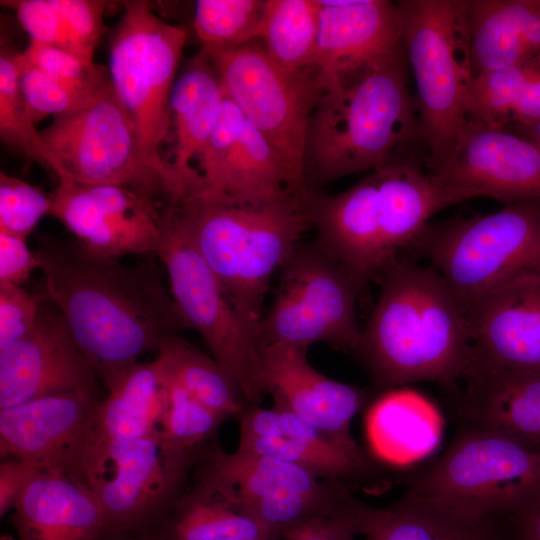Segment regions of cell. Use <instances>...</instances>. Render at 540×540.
<instances>
[{"instance_id": "cell-23", "label": "cell", "mask_w": 540, "mask_h": 540, "mask_svg": "<svg viewBox=\"0 0 540 540\" xmlns=\"http://www.w3.org/2000/svg\"><path fill=\"white\" fill-rule=\"evenodd\" d=\"M307 350L288 345L261 348L259 383L273 406L285 409L332 436L354 439L350 425L363 407L360 388L331 379L307 359Z\"/></svg>"}, {"instance_id": "cell-19", "label": "cell", "mask_w": 540, "mask_h": 540, "mask_svg": "<svg viewBox=\"0 0 540 540\" xmlns=\"http://www.w3.org/2000/svg\"><path fill=\"white\" fill-rule=\"evenodd\" d=\"M50 214L87 250L120 259L158 253L161 214L158 202L116 185L59 183L50 195Z\"/></svg>"}, {"instance_id": "cell-1", "label": "cell", "mask_w": 540, "mask_h": 540, "mask_svg": "<svg viewBox=\"0 0 540 540\" xmlns=\"http://www.w3.org/2000/svg\"><path fill=\"white\" fill-rule=\"evenodd\" d=\"M45 295L106 389L149 352L188 328L152 263L124 264L75 238L36 236Z\"/></svg>"}, {"instance_id": "cell-26", "label": "cell", "mask_w": 540, "mask_h": 540, "mask_svg": "<svg viewBox=\"0 0 540 540\" xmlns=\"http://www.w3.org/2000/svg\"><path fill=\"white\" fill-rule=\"evenodd\" d=\"M19 540H103L106 525L93 491L63 475L38 472L13 508Z\"/></svg>"}, {"instance_id": "cell-18", "label": "cell", "mask_w": 540, "mask_h": 540, "mask_svg": "<svg viewBox=\"0 0 540 540\" xmlns=\"http://www.w3.org/2000/svg\"><path fill=\"white\" fill-rule=\"evenodd\" d=\"M194 171L188 195L240 205H260L303 190L293 184L269 142L226 95Z\"/></svg>"}, {"instance_id": "cell-4", "label": "cell", "mask_w": 540, "mask_h": 540, "mask_svg": "<svg viewBox=\"0 0 540 540\" xmlns=\"http://www.w3.org/2000/svg\"><path fill=\"white\" fill-rule=\"evenodd\" d=\"M404 47L321 87L304 155L305 185L374 170L421 144ZM422 146V144H421Z\"/></svg>"}, {"instance_id": "cell-8", "label": "cell", "mask_w": 540, "mask_h": 540, "mask_svg": "<svg viewBox=\"0 0 540 540\" xmlns=\"http://www.w3.org/2000/svg\"><path fill=\"white\" fill-rule=\"evenodd\" d=\"M415 245L465 309L508 283L540 274V199L429 223Z\"/></svg>"}, {"instance_id": "cell-3", "label": "cell", "mask_w": 540, "mask_h": 540, "mask_svg": "<svg viewBox=\"0 0 540 540\" xmlns=\"http://www.w3.org/2000/svg\"><path fill=\"white\" fill-rule=\"evenodd\" d=\"M417 151L378 167L335 195L308 188L305 202L317 242L354 278L361 291L397 254L412 246L429 219L454 205L431 179Z\"/></svg>"}, {"instance_id": "cell-25", "label": "cell", "mask_w": 540, "mask_h": 540, "mask_svg": "<svg viewBox=\"0 0 540 540\" xmlns=\"http://www.w3.org/2000/svg\"><path fill=\"white\" fill-rule=\"evenodd\" d=\"M365 540H502L499 518H474L440 501L405 493L374 507L350 495L341 516Z\"/></svg>"}, {"instance_id": "cell-27", "label": "cell", "mask_w": 540, "mask_h": 540, "mask_svg": "<svg viewBox=\"0 0 540 540\" xmlns=\"http://www.w3.org/2000/svg\"><path fill=\"white\" fill-rule=\"evenodd\" d=\"M474 75L540 64V0H466Z\"/></svg>"}, {"instance_id": "cell-9", "label": "cell", "mask_w": 540, "mask_h": 540, "mask_svg": "<svg viewBox=\"0 0 540 540\" xmlns=\"http://www.w3.org/2000/svg\"><path fill=\"white\" fill-rule=\"evenodd\" d=\"M407 494L474 518L508 517L540 493V450L465 424L449 448L420 471Z\"/></svg>"}, {"instance_id": "cell-47", "label": "cell", "mask_w": 540, "mask_h": 540, "mask_svg": "<svg viewBox=\"0 0 540 540\" xmlns=\"http://www.w3.org/2000/svg\"><path fill=\"white\" fill-rule=\"evenodd\" d=\"M355 532L340 516L308 520L287 531L282 540H354Z\"/></svg>"}, {"instance_id": "cell-6", "label": "cell", "mask_w": 540, "mask_h": 540, "mask_svg": "<svg viewBox=\"0 0 540 540\" xmlns=\"http://www.w3.org/2000/svg\"><path fill=\"white\" fill-rule=\"evenodd\" d=\"M402 42L412 70L424 166L444 158L468 119L475 79L466 0H401Z\"/></svg>"}, {"instance_id": "cell-28", "label": "cell", "mask_w": 540, "mask_h": 540, "mask_svg": "<svg viewBox=\"0 0 540 540\" xmlns=\"http://www.w3.org/2000/svg\"><path fill=\"white\" fill-rule=\"evenodd\" d=\"M224 98L219 75L202 48L176 78L169 101L174 138L170 164L185 195L193 188L195 164L218 122Z\"/></svg>"}, {"instance_id": "cell-30", "label": "cell", "mask_w": 540, "mask_h": 540, "mask_svg": "<svg viewBox=\"0 0 540 540\" xmlns=\"http://www.w3.org/2000/svg\"><path fill=\"white\" fill-rule=\"evenodd\" d=\"M441 423L434 406L417 392L394 388L369 411L367 433L382 459L406 464L427 455L437 444Z\"/></svg>"}, {"instance_id": "cell-31", "label": "cell", "mask_w": 540, "mask_h": 540, "mask_svg": "<svg viewBox=\"0 0 540 540\" xmlns=\"http://www.w3.org/2000/svg\"><path fill=\"white\" fill-rule=\"evenodd\" d=\"M167 384L157 359L135 364L98 407L100 443L132 441L159 431Z\"/></svg>"}, {"instance_id": "cell-7", "label": "cell", "mask_w": 540, "mask_h": 540, "mask_svg": "<svg viewBox=\"0 0 540 540\" xmlns=\"http://www.w3.org/2000/svg\"><path fill=\"white\" fill-rule=\"evenodd\" d=\"M123 7L110 41L111 83L135 125L143 161L176 202L185 191L162 146L171 133L169 101L186 33L160 18L148 1H125Z\"/></svg>"}, {"instance_id": "cell-46", "label": "cell", "mask_w": 540, "mask_h": 540, "mask_svg": "<svg viewBox=\"0 0 540 540\" xmlns=\"http://www.w3.org/2000/svg\"><path fill=\"white\" fill-rule=\"evenodd\" d=\"M40 472L32 464L16 459L4 458L0 464V516L13 510L24 490Z\"/></svg>"}, {"instance_id": "cell-35", "label": "cell", "mask_w": 540, "mask_h": 540, "mask_svg": "<svg viewBox=\"0 0 540 540\" xmlns=\"http://www.w3.org/2000/svg\"><path fill=\"white\" fill-rule=\"evenodd\" d=\"M319 17V0H267L260 40L283 67L315 72Z\"/></svg>"}, {"instance_id": "cell-29", "label": "cell", "mask_w": 540, "mask_h": 540, "mask_svg": "<svg viewBox=\"0 0 540 540\" xmlns=\"http://www.w3.org/2000/svg\"><path fill=\"white\" fill-rule=\"evenodd\" d=\"M463 380L464 423L540 450V374L472 372Z\"/></svg>"}, {"instance_id": "cell-37", "label": "cell", "mask_w": 540, "mask_h": 540, "mask_svg": "<svg viewBox=\"0 0 540 540\" xmlns=\"http://www.w3.org/2000/svg\"><path fill=\"white\" fill-rule=\"evenodd\" d=\"M18 53L1 46L0 53V136L59 179L60 166L30 120L19 89Z\"/></svg>"}, {"instance_id": "cell-2", "label": "cell", "mask_w": 540, "mask_h": 540, "mask_svg": "<svg viewBox=\"0 0 540 540\" xmlns=\"http://www.w3.org/2000/svg\"><path fill=\"white\" fill-rule=\"evenodd\" d=\"M377 302L357 354L385 389L415 382L454 386L471 359L465 310L432 266L395 259L383 271Z\"/></svg>"}, {"instance_id": "cell-13", "label": "cell", "mask_w": 540, "mask_h": 540, "mask_svg": "<svg viewBox=\"0 0 540 540\" xmlns=\"http://www.w3.org/2000/svg\"><path fill=\"white\" fill-rule=\"evenodd\" d=\"M360 292L350 273L317 241H301L280 269L274 298L261 319V348L280 344L308 349L325 342L356 353L362 330L356 314Z\"/></svg>"}, {"instance_id": "cell-24", "label": "cell", "mask_w": 540, "mask_h": 540, "mask_svg": "<svg viewBox=\"0 0 540 540\" xmlns=\"http://www.w3.org/2000/svg\"><path fill=\"white\" fill-rule=\"evenodd\" d=\"M314 71L320 88L347 73L386 59L403 47L397 2L319 0Z\"/></svg>"}, {"instance_id": "cell-36", "label": "cell", "mask_w": 540, "mask_h": 540, "mask_svg": "<svg viewBox=\"0 0 540 540\" xmlns=\"http://www.w3.org/2000/svg\"><path fill=\"white\" fill-rule=\"evenodd\" d=\"M267 0H198L193 27L202 48L229 49L260 39Z\"/></svg>"}, {"instance_id": "cell-43", "label": "cell", "mask_w": 540, "mask_h": 540, "mask_svg": "<svg viewBox=\"0 0 540 540\" xmlns=\"http://www.w3.org/2000/svg\"><path fill=\"white\" fill-rule=\"evenodd\" d=\"M45 299V294H32L22 286L0 283V351L33 329Z\"/></svg>"}, {"instance_id": "cell-20", "label": "cell", "mask_w": 540, "mask_h": 540, "mask_svg": "<svg viewBox=\"0 0 540 540\" xmlns=\"http://www.w3.org/2000/svg\"><path fill=\"white\" fill-rule=\"evenodd\" d=\"M95 377L59 309L46 297L33 329L0 351V409L94 389Z\"/></svg>"}, {"instance_id": "cell-22", "label": "cell", "mask_w": 540, "mask_h": 540, "mask_svg": "<svg viewBox=\"0 0 540 540\" xmlns=\"http://www.w3.org/2000/svg\"><path fill=\"white\" fill-rule=\"evenodd\" d=\"M237 449L277 458L341 483L370 471L368 456L354 439L327 434L275 406H246L239 415Z\"/></svg>"}, {"instance_id": "cell-45", "label": "cell", "mask_w": 540, "mask_h": 540, "mask_svg": "<svg viewBox=\"0 0 540 540\" xmlns=\"http://www.w3.org/2000/svg\"><path fill=\"white\" fill-rule=\"evenodd\" d=\"M26 239L0 232V283L22 286L39 262Z\"/></svg>"}, {"instance_id": "cell-5", "label": "cell", "mask_w": 540, "mask_h": 540, "mask_svg": "<svg viewBox=\"0 0 540 540\" xmlns=\"http://www.w3.org/2000/svg\"><path fill=\"white\" fill-rule=\"evenodd\" d=\"M305 191L260 205L201 194L171 203L234 307L258 335L270 281L311 228Z\"/></svg>"}, {"instance_id": "cell-15", "label": "cell", "mask_w": 540, "mask_h": 540, "mask_svg": "<svg viewBox=\"0 0 540 540\" xmlns=\"http://www.w3.org/2000/svg\"><path fill=\"white\" fill-rule=\"evenodd\" d=\"M202 454L175 449L159 431L137 440L100 443L91 490L104 513L106 536L151 534L186 492L188 474Z\"/></svg>"}, {"instance_id": "cell-12", "label": "cell", "mask_w": 540, "mask_h": 540, "mask_svg": "<svg viewBox=\"0 0 540 540\" xmlns=\"http://www.w3.org/2000/svg\"><path fill=\"white\" fill-rule=\"evenodd\" d=\"M161 229L157 256L187 327L197 331L212 357L234 378L247 405H258L264 396L258 332L238 313L171 204L162 209Z\"/></svg>"}, {"instance_id": "cell-49", "label": "cell", "mask_w": 540, "mask_h": 540, "mask_svg": "<svg viewBox=\"0 0 540 540\" xmlns=\"http://www.w3.org/2000/svg\"><path fill=\"white\" fill-rule=\"evenodd\" d=\"M509 129L530 140L540 148V120L531 125L515 126Z\"/></svg>"}, {"instance_id": "cell-33", "label": "cell", "mask_w": 540, "mask_h": 540, "mask_svg": "<svg viewBox=\"0 0 540 540\" xmlns=\"http://www.w3.org/2000/svg\"><path fill=\"white\" fill-rule=\"evenodd\" d=\"M165 380L226 418L239 416L247 402L234 378L213 358L179 335L157 353Z\"/></svg>"}, {"instance_id": "cell-38", "label": "cell", "mask_w": 540, "mask_h": 540, "mask_svg": "<svg viewBox=\"0 0 540 540\" xmlns=\"http://www.w3.org/2000/svg\"><path fill=\"white\" fill-rule=\"evenodd\" d=\"M165 408L160 420L159 434L179 451L202 454L227 418L200 403L182 388L168 383Z\"/></svg>"}, {"instance_id": "cell-41", "label": "cell", "mask_w": 540, "mask_h": 540, "mask_svg": "<svg viewBox=\"0 0 540 540\" xmlns=\"http://www.w3.org/2000/svg\"><path fill=\"white\" fill-rule=\"evenodd\" d=\"M52 201L35 186L0 173V232L28 238L41 218L50 214Z\"/></svg>"}, {"instance_id": "cell-40", "label": "cell", "mask_w": 540, "mask_h": 540, "mask_svg": "<svg viewBox=\"0 0 540 540\" xmlns=\"http://www.w3.org/2000/svg\"><path fill=\"white\" fill-rule=\"evenodd\" d=\"M22 54L31 65L76 91L97 95L112 84L108 68L59 47L30 40Z\"/></svg>"}, {"instance_id": "cell-51", "label": "cell", "mask_w": 540, "mask_h": 540, "mask_svg": "<svg viewBox=\"0 0 540 540\" xmlns=\"http://www.w3.org/2000/svg\"><path fill=\"white\" fill-rule=\"evenodd\" d=\"M1 540H14V539L10 536L5 535L1 537Z\"/></svg>"}, {"instance_id": "cell-44", "label": "cell", "mask_w": 540, "mask_h": 540, "mask_svg": "<svg viewBox=\"0 0 540 540\" xmlns=\"http://www.w3.org/2000/svg\"><path fill=\"white\" fill-rule=\"evenodd\" d=\"M56 3L67 22L79 58L94 62V51L103 31V16L108 2L56 0Z\"/></svg>"}, {"instance_id": "cell-11", "label": "cell", "mask_w": 540, "mask_h": 540, "mask_svg": "<svg viewBox=\"0 0 540 540\" xmlns=\"http://www.w3.org/2000/svg\"><path fill=\"white\" fill-rule=\"evenodd\" d=\"M203 49L225 95L269 142L293 184L304 189L307 130L321 94L316 73L283 67L260 39L229 49Z\"/></svg>"}, {"instance_id": "cell-39", "label": "cell", "mask_w": 540, "mask_h": 540, "mask_svg": "<svg viewBox=\"0 0 540 540\" xmlns=\"http://www.w3.org/2000/svg\"><path fill=\"white\" fill-rule=\"evenodd\" d=\"M17 62L20 93L34 124L48 115L55 117L79 109L107 89L97 95L85 94L61 84L34 67L22 52L18 53Z\"/></svg>"}, {"instance_id": "cell-34", "label": "cell", "mask_w": 540, "mask_h": 540, "mask_svg": "<svg viewBox=\"0 0 540 540\" xmlns=\"http://www.w3.org/2000/svg\"><path fill=\"white\" fill-rule=\"evenodd\" d=\"M152 540H272L253 518L196 488L186 490Z\"/></svg>"}, {"instance_id": "cell-17", "label": "cell", "mask_w": 540, "mask_h": 540, "mask_svg": "<svg viewBox=\"0 0 540 540\" xmlns=\"http://www.w3.org/2000/svg\"><path fill=\"white\" fill-rule=\"evenodd\" d=\"M425 168L455 204L475 197L505 206L540 199V148L509 128L468 120L449 153Z\"/></svg>"}, {"instance_id": "cell-14", "label": "cell", "mask_w": 540, "mask_h": 540, "mask_svg": "<svg viewBox=\"0 0 540 540\" xmlns=\"http://www.w3.org/2000/svg\"><path fill=\"white\" fill-rule=\"evenodd\" d=\"M40 135L60 166L59 183L116 185L174 202L168 185L143 161L135 125L112 84L87 105L53 117Z\"/></svg>"}, {"instance_id": "cell-48", "label": "cell", "mask_w": 540, "mask_h": 540, "mask_svg": "<svg viewBox=\"0 0 540 540\" xmlns=\"http://www.w3.org/2000/svg\"><path fill=\"white\" fill-rule=\"evenodd\" d=\"M506 518L511 540H540V493Z\"/></svg>"}, {"instance_id": "cell-21", "label": "cell", "mask_w": 540, "mask_h": 540, "mask_svg": "<svg viewBox=\"0 0 540 540\" xmlns=\"http://www.w3.org/2000/svg\"><path fill=\"white\" fill-rule=\"evenodd\" d=\"M464 310L471 343L465 376L472 372L540 374V274L508 283Z\"/></svg>"}, {"instance_id": "cell-32", "label": "cell", "mask_w": 540, "mask_h": 540, "mask_svg": "<svg viewBox=\"0 0 540 540\" xmlns=\"http://www.w3.org/2000/svg\"><path fill=\"white\" fill-rule=\"evenodd\" d=\"M469 121L511 128L540 120V64L517 65L475 77L465 102Z\"/></svg>"}, {"instance_id": "cell-42", "label": "cell", "mask_w": 540, "mask_h": 540, "mask_svg": "<svg viewBox=\"0 0 540 540\" xmlns=\"http://www.w3.org/2000/svg\"><path fill=\"white\" fill-rule=\"evenodd\" d=\"M2 3L15 9L30 40L59 47L79 58L67 22L56 0H17Z\"/></svg>"}, {"instance_id": "cell-16", "label": "cell", "mask_w": 540, "mask_h": 540, "mask_svg": "<svg viewBox=\"0 0 540 540\" xmlns=\"http://www.w3.org/2000/svg\"><path fill=\"white\" fill-rule=\"evenodd\" d=\"M94 389L50 395L0 409L1 458H16L91 489L100 445Z\"/></svg>"}, {"instance_id": "cell-52", "label": "cell", "mask_w": 540, "mask_h": 540, "mask_svg": "<svg viewBox=\"0 0 540 540\" xmlns=\"http://www.w3.org/2000/svg\"><path fill=\"white\" fill-rule=\"evenodd\" d=\"M502 540H511V539L508 537V535L506 534V531H505V535H504V537H503Z\"/></svg>"}, {"instance_id": "cell-10", "label": "cell", "mask_w": 540, "mask_h": 540, "mask_svg": "<svg viewBox=\"0 0 540 540\" xmlns=\"http://www.w3.org/2000/svg\"><path fill=\"white\" fill-rule=\"evenodd\" d=\"M194 468V488L250 516L272 540L308 520L339 516L350 495L341 482L238 449H205Z\"/></svg>"}, {"instance_id": "cell-50", "label": "cell", "mask_w": 540, "mask_h": 540, "mask_svg": "<svg viewBox=\"0 0 540 540\" xmlns=\"http://www.w3.org/2000/svg\"><path fill=\"white\" fill-rule=\"evenodd\" d=\"M103 540H152L149 535L117 532L108 534Z\"/></svg>"}]
</instances>
